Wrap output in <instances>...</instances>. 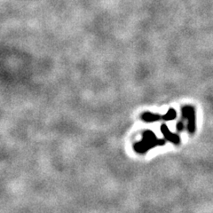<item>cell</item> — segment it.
<instances>
[{
	"label": "cell",
	"mask_w": 213,
	"mask_h": 213,
	"mask_svg": "<svg viewBox=\"0 0 213 213\" xmlns=\"http://www.w3.org/2000/svg\"><path fill=\"white\" fill-rule=\"evenodd\" d=\"M183 116L188 119V130L190 133H193L195 130V110L192 106H186L182 109Z\"/></svg>",
	"instance_id": "obj_1"
},
{
	"label": "cell",
	"mask_w": 213,
	"mask_h": 213,
	"mask_svg": "<svg viewBox=\"0 0 213 213\" xmlns=\"http://www.w3.org/2000/svg\"><path fill=\"white\" fill-rule=\"evenodd\" d=\"M162 131H163V133H164V135L169 140H171V142H173V143H175V144H178V143H179V138H178V136L173 134V133H171V132L168 130V128H167L166 126H162Z\"/></svg>",
	"instance_id": "obj_2"
},
{
	"label": "cell",
	"mask_w": 213,
	"mask_h": 213,
	"mask_svg": "<svg viewBox=\"0 0 213 213\" xmlns=\"http://www.w3.org/2000/svg\"><path fill=\"white\" fill-rule=\"evenodd\" d=\"M142 118L146 121V122H154L157 119L160 118V116L156 114H152V113H145L142 116Z\"/></svg>",
	"instance_id": "obj_3"
},
{
	"label": "cell",
	"mask_w": 213,
	"mask_h": 213,
	"mask_svg": "<svg viewBox=\"0 0 213 213\" xmlns=\"http://www.w3.org/2000/svg\"><path fill=\"white\" fill-rule=\"evenodd\" d=\"M175 117H176V112H175L174 109H170V110L168 111V113H167L165 116H163V118L165 119V120H172V119H174Z\"/></svg>",
	"instance_id": "obj_4"
}]
</instances>
